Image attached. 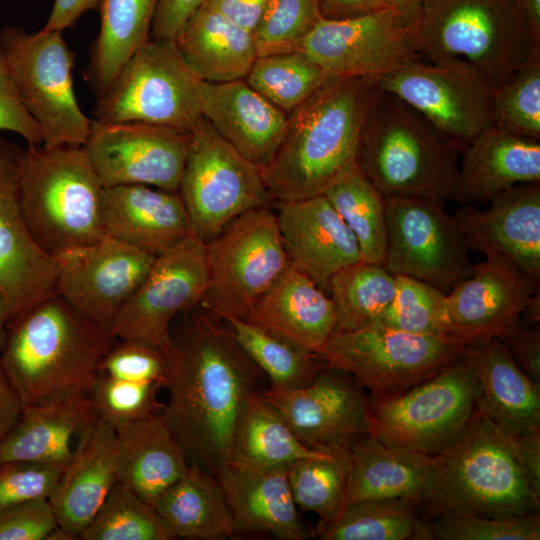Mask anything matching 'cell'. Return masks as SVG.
<instances>
[{
    "mask_svg": "<svg viewBox=\"0 0 540 540\" xmlns=\"http://www.w3.org/2000/svg\"><path fill=\"white\" fill-rule=\"evenodd\" d=\"M181 314L183 321L171 331L169 396L162 413L189 462L217 478L231 461L250 397L262 390L263 372L213 314L200 305Z\"/></svg>",
    "mask_w": 540,
    "mask_h": 540,
    "instance_id": "6da1fadb",
    "label": "cell"
},
{
    "mask_svg": "<svg viewBox=\"0 0 540 540\" xmlns=\"http://www.w3.org/2000/svg\"><path fill=\"white\" fill-rule=\"evenodd\" d=\"M378 89L377 78L331 77L288 113L283 139L260 169L271 199L322 195L357 165L362 129Z\"/></svg>",
    "mask_w": 540,
    "mask_h": 540,
    "instance_id": "7a4b0ae2",
    "label": "cell"
},
{
    "mask_svg": "<svg viewBox=\"0 0 540 540\" xmlns=\"http://www.w3.org/2000/svg\"><path fill=\"white\" fill-rule=\"evenodd\" d=\"M116 340L53 293L9 323L0 363L24 406L49 404L89 395Z\"/></svg>",
    "mask_w": 540,
    "mask_h": 540,
    "instance_id": "3957f363",
    "label": "cell"
},
{
    "mask_svg": "<svg viewBox=\"0 0 540 540\" xmlns=\"http://www.w3.org/2000/svg\"><path fill=\"white\" fill-rule=\"evenodd\" d=\"M436 459V485L423 506L431 514L539 512L540 437H510L476 410L460 438Z\"/></svg>",
    "mask_w": 540,
    "mask_h": 540,
    "instance_id": "277c9868",
    "label": "cell"
},
{
    "mask_svg": "<svg viewBox=\"0 0 540 540\" xmlns=\"http://www.w3.org/2000/svg\"><path fill=\"white\" fill-rule=\"evenodd\" d=\"M379 88V87H378ZM462 149L420 112L378 89L356 164L385 198L451 200Z\"/></svg>",
    "mask_w": 540,
    "mask_h": 540,
    "instance_id": "5b68a950",
    "label": "cell"
},
{
    "mask_svg": "<svg viewBox=\"0 0 540 540\" xmlns=\"http://www.w3.org/2000/svg\"><path fill=\"white\" fill-rule=\"evenodd\" d=\"M416 40L423 59L464 63L494 89L540 57L512 0H423Z\"/></svg>",
    "mask_w": 540,
    "mask_h": 540,
    "instance_id": "8992f818",
    "label": "cell"
},
{
    "mask_svg": "<svg viewBox=\"0 0 540 540\" xmlns=\"http://www.w3.org/2000/svg\"><path fill=\"white\" fill-rule=\"evenodd\" d=\"M103 185L83 146L28 145L20 180L23 217L49 256L106 236Z\"/></svg>",
    "mask_w": 540,
    "mask_h": 540,
    "instance_id": "52a82bcc",
    "label": "cell"
},
{
    "mask_svg": "<svg viewBox=\"0 0 540 540\" xmlns=\"http://www.w3.org/2000/svg\"><path fill=\"white\" fill-rule=\"evenodd\" d=\"M478 396L479 383L469 351L405 391L371 394L369 435L391 447L439 455L469 425Z\"/></svg>",
    "mask_w": 540,
    "mask_h": 540,
    "instance_id": "ba28073f",
    "label": "cell"
},
{
    "mask_svg": "<svg viewBox=\"0 0 540 540\" xmlns=\"http://www.w3.org/2000/svg\"><path fill=\"white\" fill-rule=\"evenodd\" d=\"M471 345L456 335H423L375 323L333 332L316 354L350 374L372 395L405 391L466 356Z\"/></svg>",
    "mask_w": 540,
    "mask_h": 540,
    "instance_id": "9c48e42d",
    "label": "cell"
},
{
    "mask_svg": "<svg viewBox=\"0 0 540 540\" xmlns=\"http://www.w3.org/2000/svg\"><path fill=\"white\" fill-rule=\"evenodd\" d=\"M201 83L174 41L150 39L97 98L94 119L142 122L190 133L203 117Z\"/></svg>",
    "mask_w": 540,
    "mask_h": 540,
    "instance_id": "30bf717a",
    "label": "cell"
},
{
    "mask_svg": "<svg viewBox=\"0 0 540 540\" xmlns=\"http://www.w3.org/2000/svg\"><path fill=\"white\" fill-rule=\"evenodd\" d=\"M2 47L21 101L40 128L47 148L83 146L91 120L82 112L73 87L74 53L62 31L34 33L2 28Z\"/></svg>",
    "mask_w": 540,
    "mask_h": 540,
    "instance_id": "8fae6325",
    "label": "cell"
},
{
    "mask_svg": "<svg viewBox=\"0 0 540 540\" xmlns=\"http://www.w3.org/2000/svg\"><path fill=\"white\" fill-rule=\"evenodd\" d=\"M207 286L200 306L217 318H247L289 268L276 214L249 210L205 243Z\"/></svg>",
    "mask_w": 540,
    "mask_h": 540,
    "instance_id": "7c38bea8",
    "label": "cell"
},
{
    "mask_svg": "<svg viewBox=\"0 0 540 540\" xmlns=\"http://www.w3.org/2000/svg\"><path fill=\"white\" fill-rule=\"evenodd\" d=\"M178 193L192 233L205 243L241 214L271 197L260 168L226 141L203 116L190 132Z\"/></svg>",
    "mask_w": 540,
    "mask_h": 540,
    "instance_id": "4fadbf2b",
    "label": "cell"
},
{
    "mask_svg": "<svg viewBox=\"0 0 540 540\" xmlns=\"http://www.w3.org/2000/svg\"><path fill=\"white\" fill-rule=\"evenodd\" d=\"M387 251L384 267L429 283L445 293L469 277V245L443 203L424 197L386 198Z\"/></svg>",
    "mask_w": 540,
    "mask_h": 540,
    "instance_id": "5bb4252c",
    "label": "cell"
},
{
    "mask_svg": "<svg viewBox=\"0 0 540 540\" xmlns=\"http://www.w3.org/2000/svg\"><path fill=\"white\" fill-rule=\"evenodd\" d=\"M380 90L420 112L462 151L493 125V86L470 66L415 61L377 78Z\"/></svg>",
    "mask_w": 540,
    "mask_h": 540,
    "instance_id": "9a60e30c",
    "label": "cell"
},
{
    "mask_svg": "<svg viewBox=\"0 0 540 540\" xmlns=\"http://www.w3.org/2000/svg\"><path fill=\"white\" fill-rule=\"evenodd\" d=\"M299 50L329 77L379 78L423 59L416 27L387 7L355 17L322 18Z\"/></svg>",
    "mask_w": 540,
    "mask_h": 540,
    "instance_id": "2e32d148",
    "label": "cell"
},
{
    "mask_svg": "<svg viewBox=\"0 0 540 540\" xmlns=\"http://www.w3.org/2000/svg\"><path fill=\"white\" fill-rule=\"evenodd\" d=\"M208 279L205 242L193 233L155 261L116 316L117 339H137L159 347L170 359L172 322L198 306Z\"/></svg>",
    "mask_w": 540,
    "mask_h": 540,
    "instance_id": "e0dca14e",
    "label": "cell"
},
{
    "mask_svg": "<svg viewBox=\"0 0 540 540\" xmlns=\"http://www.w3.org/2000/svg\"><path fill=\"white\" fill-rule=\"evenodd\" d=\"M190 133L142 123L91 120L83 145L103 187L142 184L178 192Z\"/></svg>",
    "mask_w": 540,
    "mask_h": 540,
    "instance_id": "ac0fdd59",
    "label": "cell"
},
{
    "mask_svg": "<svg viewBox=\"0 0 540 540\" xmlns=\"http://www.w3.org/2000/svg\"><path fill=\"white\" fill-rule=\"evenodd\" d=\"M52 258L55 293L91 320L111 329L156 256L106 235Z\"/></svg>",
    "mask_w": 540,
    "mask_h": 540,
    "instance_id": "d6986e66",
    "label": "cell"
},
{
    "mask_svg": "<svg viewBox=\"0 0 540 540\" xmlns=\"http://www.w3.org/2000/svg\"><path fill=\"white\" fill-rule=\"evenodd\" d=\"M261 396L311 449H350L370 434V406L363 388L350 374L329 365L304 387H269L261 390Z\"/></svg>",
    "mask_w": 540,
    "mask_h": 540,
    "instance_id": "ffe728a7",
    "label": "cell"
},
{
    "mask_svg": "<svg viewBox=\"0 0 540 540\" xmlns=\"http://www.w3.org/2000/svg\"><path fill=\"white\" fill-rule=\"evenodd\" d=\"M482 253L484 261L447 293L451 334L470 345L502 339L515 330L540 285L503 254Z\"/></svg>",
    "mask_w": 540,
    "mask_h": 540,
    "instance_id": "44dd1931",
    "label": "cell"
},
{
    "mask_svg": "<svg viewBox=\"0 0 540 540\" xmlns=\"http://www.w3.org/2000/svg\"><path fill=\"white\" fill-rule=\"evenodd\" d=\"M25 150L0 137V290L10 322L55 293V264L33 240L20 200Z\"/></svg>",
    "mask_w": 540,
    "mask_h": 540,
    "instance_id": "7402d4cb",
    "label": "cell"
},
{
    "mask_svg": "<svg viewBox=\"0 0 540 540\" xmlns=\"http://www.w3.org/2000/svg\"><path fill=\"white\" fill-rule=\"evenodd\" d=\"M479 210L464 205L454 215L470 250H494L540 284V182L518 184Z\"/></svg>",
    "mask_w": 540,
    "mask_h": 540,
    "instance_id": "603a6c76",
    "label": "cell"
},
{
    "mask_svg": "<svg viewBox=\"0 0 540 540\" xmlns=\"http://www.w3.org/2000/svg\"><path fill=\"white\" fill-rule=\"evenodd\" d=\"M290 264L328 290L333 275L362 261L358 243L327 198L279 202L276 214Z\"/></svg>",
    "mask_w": 540,
    "mask_h": 540,
    "instance_id": "cb8c5ba5",
    "label": "cell"
},
{
    "mask_svg": "<svg viewBox=\"0 0 540 540\" xmlns=\"http://www.w3.org/2000/svg\"><path fill=\"white\" fill-rule=\"evenodd\" d=\"M116 482L115 429L98 416L79 434L72 455L48 497L58 525L78 536Z\"/></svg>",
    "mask_w": 540,
    "mask_h": 540,
    "instance_id": "d4e9b609",
    "label": "cell"
},
{
    "mask_svg": "<svg viewBox=\"0 0 540 540\" xmlns=\"http://www.w3.org/2000/svg\"><path fill=\"white\" fill-rule=\"evenodd\" d=\"M202 115L242 155L264 167L276 153L288 113L254 90L244 79L201 83Z\"/></svg>",
    "mask_w": 540,
    "mask_h": 540,
    "instance_id": "484cf974",
    "label": "cell"
},
{
    "mask_svg": "<svg viewBox=\"0 0 540 540\" xmlns=\"http://www.w3.org/2000/svg\"><path fill=\"white\" fill-rule=\"evenodd\" d=\"M102 222L107 235L155 256L192 234L179 193L142 184L104 187Z\"/></svg>",
    "mask_w": 540,
    "mask_h": 540,
    "instance_id": "4316f807",
    "label": "cell"
},
{
    "mask_svg": "<svg viewBox=\"0 0 540 540\" xmlns=\"http://www.w3.org/2000/svg\"><path fill=\"white\" fill-rule=\"evenodd\" d=\"M237 532H265L281 540H304L313 533L301 519L287 467L258 468L228 463L218 474Z\"/></svg>",
    "mask_w": 540,
    "mask_h": 540,
    "instance_id": "83f0119b",
    "label": "cell"
},
{
    "mask_svg": "<svg viewBox=\"0 0 540 540\" xmlns=\"http://www.w3.org/2000/svg\"><path fill=\"white\" fill-rule=\"evenodd\" d=\"M540 182V143L494 125L462 151L451 200L488 203L518 184Z\"/></svg>",
    "mask_w": 540,
    "mask_h": 540,
    "instance_id": "f1b7e54d",
    "label": "cell"
},
{
    "mask_svg": "<svg viewBox=\"0 0 540 540\" xmlns=\"http://www.w3.org/2000/svg\"><path fill=\"white\" fill-rule=\"evenodd\" d=\"M479 383L477 410L516 439L540 437V386L530 380L498 338L471 345Z\"/></svg>",
    "mask_w": 540,
    "mask_h": 540,
    "instance_id": "f546056e",
    "label": "cell"
},
{
    "mask_svg": "<svg viewBox=\"0 0 540 540\" xmlns=\"http://www.w3.org/2000/svg\"><path fill=\"white\" fill-rule=\"evenodd\" d=\"M115 429L117 481L155 508L189 468V459L163 413Z\"/></svg>",
    "mask_w": 540,
    "mask_h": 540,
    "instance_id": "4dcf8cb0",
    "label": "cell"
},
{
    "mask_svg": "<svg viewBox=\"0 0 540 540\" xmlns=\"http://www.w3.org/2000/svg\"><path fill=\"white\" fill-rule=\"evenodd\" d=\"M345 505L366 499L405 498L423 506L437 480L436 456L385 445L367 435L350 449Z\"/></svg>",
    "mask_w": 540,
    "mask_h": 540,
    "instance_id": "1f68e13d",
    "label": "cell"
},
{
    "mask_svg": "<svg viewBox=\"0 0 540 540\" xmlns=\"http://www.w3.org/2000/svg\"><path fill=\"white\" fill-rule=\"evenodd\" d=\"M247 319L316 353L335 330L336 309L323 289L290 264Z\"/></svg>",
    "mask_w": 540,
    "mask_h": 540,
    "instance_id": "d6a6232c",
    "label": "cell"
},
{
    "mask_svg": "<svg viewBox=\"0 0 540 540\" xmlns=\"http://www.w3.org/2000/svg\"><path fill=\"white\" fill-rule=\"evenodd\" d=\"M97 417L89 395L24 406L17 423L0 443V462L65 466L74 449L73 439Z\"/></svg>",
    "mask_w": 540,
    "mask_h": 540,
    "instance_id": "836d02e7",
    "label": "cell"
},
{
    "mask_svg": "<svg viewBox=\"0 0 540 540\" xmlns=\"http://www.w3.org/2000/svg\"><path fill=\"white\" fill-rule=\"evenodd\" d=\"M174 42L187 67L204 82L244 79L258 57L252 33L205 4L190 15Z\"/></svg>",
    "mask_w": 540,
    "mask_h": 540,
    "instance_id": "e575fe53",
    "label": "cell"
},
{
    "mask_svg": "<svg viewBox=\"0 0 540 540\" xmlns=\"http://www.w3.org/2000/svg\"><path fill=\"white\" fill-rule=\"evenodd\" d=\"M154 509L174 539L215 540L236 533L219 480L195 462L161 495Z\"/></svg>",
    "mask_w": 540,
    "mask_h": 540,
    "instance_id": "d590c367",
    "label": "cell"
},
{
    "mask_svg": "<svg viewBox=\"0 0 540 540\" xmlns=\"http://www.w3.org/2000/svg\"><path fill=\"white\" fill-rule=\"evenodd\" d=\"M158 0H103L99 33L84 78L97 98L129 58L150 40Z\"/></svg>",
    "mask_w": 540,
    "mask_h": 540,
    "instance_id": "8d00e7d4",
    "label": "cell"
},
{
    "mask_svg": "<svg viewBox=\"0 0 540 540\" xmlns=\"http://www.w3.org/2000/svg\"><path fill=\"white\" fill-rule=\"evenodd\" d=\"M333 452L304 445L259 391L247 403L230 462L258 468L288 467L298 460L326 457Z\"/></svg>",
    "mask_w": 540,
    "mask_h": 540,
    "instance_id": "74e56055",
    "label": "cell"
},
{
    "mask_svg": "<svg viewBox=\"0 0 540 540\" xmlns=\"http://www.w3.org/2000/svg\"><path fill=\"white\" fill-rule=\"evenodd\" d=\"M421 507L420 502L405 498L355 501L332 521H319L313 535L321 540L427 539L426 523L419 518Z\"/></svg>",
    "mask_w": 540,
    "mask_h": 540,
    "instance_id": "f35d334b",
    "label": "cell"
},
{
    "mask_svg": "<svg viewBox=\"0 0 540 540\" xmlns=\"http://www.w3.org/2000/svg\"><path fill=\"white\" fill-rule=\"evenodd\" d=\"M245 354L267 375L270 388L295 389L310 384L327 364L321 358L247 318L219 317Z\"/></svg>",
    "mask_w": 540,
    "mask_h": 540,
    "instance_id": "ab89813d",
    "label": "cell"
},
{
    "mask_svg": "<svg viewBox=\"0 0 540 540\" xmlns=\"http://www.w3.org/2000/svg\"><path fill=\"white\" fill-rule=\"evenodd\" d=\"M354 235L362 261L384 265L387 251L386 198L354 166L323 193Z\"/></svg>",
    "mask_w": 540,
    "mask_h": 540,
    "instance_id": "60d3db41",
    "label": "cell"
},
{
    "mask_svg": "<svg viewBox=\"0 0 540 540\" xmlns=\"http://www.w3.org/2000/svg\"><path fill=\"white\" fill-rule=\"evenodd\" d=\"M328 291L336 309L334 332L356 330L380 322L395 294V275L360 261L333 275Z\"/></svg>",
    "mask_w": 540,
    "mask_h": 540,
    "instance_id": "b9f144b4",
    "label": "cell"
},
{
    "mask_svg": "<svg viewBox=\"0 0 540 540\" xmlns=\"http://www.w3.org/2000/svg\"><path fill=\"white\" fill-rule=\"evenodd\" d=\"M350 449L336 450L326 457L301 459L287 467L296 506L317 514L320 522L332 521L345 506Z\"/></svg>",
    "mask_w": 540,
    "mask_h": 540,
    "instance_id": "7bdbcfd3",
    "label": "cell"
},
{
    "mask_svg": "<svg viewBox=\"0 0 540 540\" xmlns=\"http://www.w3.org/2000/svg\"><path fill=\"white\" fill-rule=\"evenodd\" d=\"M329 78L298 49L258 56L244 80L275 106L290 113Z\"/></svg>",
    "mask_w": 540,
    "mask_h": 540,
    "instance_id": "ee69618b",
    "label": "cell"
},
{
    "mask_svg": "<svg viewBox=\"0 0 540 540\" xmlns=\"http://www.w3.org/2000/svg\"><path fill=\"white\" fill-rule=\"evenodd\" d=\"M81 540L174 539L155 509L121 482H116L91 522L79 533Z\"/></svg>",
    "mask_w": 540,
    "mask_h": 540,
    "instance_id": "f6af8a7d",
    "label": "cell"
},
{
    "mask_svg": "<svg viewBox=\"0 0 540 540\" xmlns=\"http://www.w3.org/2000/svg\"><path fill=\"white\" fill-rule=\"evenodd\" d=\"M379 323L414 334L450 335L447 293L424 281L395 275V294Z\"/></svg>",
    "mask_w": 540,
    "mask_h": 540,
    "instance_id": "bcb514c9",
    "label": "cell"
},
{
    "mask_svg": "<svg viewBox=\"0 0 540 540\" xmlns=\"http://www.w3.org/2000/svg\"><path fill=\"white\" fill-rule=\"evenodd\" d=\"M493 125L540 140V57L518 69L495 89Z\"/></svg>",
    "mask_w": 540,
    "mask_h": 540,
    "instance_id": "7dc6e473",
    "label": "cell"
},
{
    "mask_svg": "<svg viewBox=\"0 0 540 540\" xmlns=\"http://www.w3.org/2000/svg\"><path fill=\"white\" fill-rule=\"evenodd\" d=\"M322 18L320 0H269L252 32L257 55L298 50Z\"/></svg>",
    "mask_w": 540,
    "mask_h": 540,
    "instance_id": "c3c4849f",
    "label": "cell"
},
{
    "mask_svg": "<svg viewBox=\"0 0 540 540\" xmlns=\"http://www.w3.org/2000/svg\"><path fill=\"white\" fill-rule=\"evenodd\" d=\"M428 524L430 539L439 540H539L538 512L508 517L437 514Z\"/></svg>",
    "mask_w": 540,
    "mask_h": 540,
    "instance_id": "681fc988",
    "label": "cell"
},
{
    "mask_svg": "<svg viewBox=\"0 0 540 540\" xmlns=\"http://www.w3.org/2000/svg\"><path fill=\"white\" fill-rule=\"evenodd\" d=\"M159 385L132 382L100 374L90 398L97 414L114 428L163 412L165 404L158 401Z\"/></svg>",
    "mask_w": 540,
    "mask_h": 540,
    "instance_id": "f907efd6",
    "label": "cell"
},
{
    "mask_svg": "<svg viewBox=\"0 0 540 540\" xmlns=\"http://www.w3.org/2000/svg\"><path fill=\"white\" fill-rule=\"evenodd\" d=\"M169 369V358L159 347L137 339H117L101 362L100 374L165 387Z\"/></svg>",
    "mask_w": 540,
    "mask_h": 540,
    "instance_id": "816d5d0a",
    "label": "cell"
},
{
    "mask_svg": "<svg viewBox=\"0 0 540 540\" xmlns=\"http://www.w3.org/2000/svg\"><path fill=\"white\" fill-rule=\"evenodd\" d=\"M63 468L26 461L0 462V511L25 501L48 498Z\"/></svg>",
    "mask_w": 540,
    "mask_h": 540,
    "instance_id": "f5cc1de1",
    "label": "cell"
},
{
    "mask_svg": "<svg viewBox=\"0 0 540 540\" xmlns=\"http://www.w3.org/2000/svg\"><path fill=\"white\" fill-rule=\"evenodd\" d=\"M57 524L48 498L25 501L0 511V540H45Z\"/></svg>",
    "mask_w": 540,
    "mask_h": 540,
    "instance_id": "db71d44e",
    "label": "cell"
},
{
    "mask_svg": "<svg viewBox=\"0 0 540 540\" xmlns=\"http://www.w3.org/2000/svg\"><path fill=\"white\" fill-rule=\"evenodd\" d=\"M0 130L21 136L28 145H42L39 126L25 109L6 55L0 46Z\"/></svg>",
    "mask_w": 540,
    "mask_h": 540,
    "instance_id": "11a10c76",
    "label": "cell"
},
{
    "mask_svg": "<svg viewBox=\"0 0 540 540\" xmlns=\"http://www.w3.org/2000/svg\"><path fill=\"white\" fill-rule=\"evenodd\" d=\"M519 368L540 386V329L518 326L502 339Z\"/></svg>",
    "mask_w": 540,
    "mask_h": 540,
    "instance_id": "9f6ffc18",
    "label": "cell"
},
{
    "mask_svg": "<svg viewBox=\"0 0 540 540\" xmlns=\"http://www.w3.org/2000/svg\"><path fill=\"white\" fill-rule=\"evenodd\" d=\"M206 0H158L150 39L174 41L190 15Z\"/></svg>",
    "mask_w": 540,
    "mask_h": 540,
    "instance_id": "6f0895ef",
    "label": "cell"
},
{
    "mask_svg": "<svg viewBox=\"0 0 540 540\" xmlns=\"http://www.w3.org/2000/svg\"><path fill=\"white\" fill-rule=\"evenodd\" d=\"M269 0H206L204 3L232 23L253 32Z\"/></svg>",
    "mask_w": 540,
    "mask_h": 540,
    "instance_id": "680465c9",
    "label": "cell"
},
{
    "mask_svg": "<svg viewBox=\"0 0 540 540\" xmlns=\"http://www.w3.org/2000/svg\"><path fill=\"white\" fill-rule=\"evenodd\" d=\"M102 1L54 0L51 12L43 29L63 31L64 29L71 28L87 11H99Z\"/></svg>",
    "mask_w": 540,
    "mask_h": 540,
    "instance_id": "91938a15",
    "label": "cell"
},
{
    "mask_svg": "<svg viewBox=\"0 0 540 540\" xmlns=\"http://www.w3.org/2000/svg\"><path fill=\"white\" fill-rule=\"evenodd\" d=\"M24 405L0 363V443L17 423Z\"/></svg>",
    "mask_w": 540,
    "mask_h": 540,
    "instance_id": "94428289",
    "label": "cell"
},
{
    "mask_svg": "<svg viewBox=\"0 0 540 540\" xmlns=\"http://www.w3.org/2000/svg\"><path fill=\"white\" fill-rule=\"evenodd\" d=\"M382 0H320L321 15L325 19H343L383 8Z\"/></svg>",
    "mask_w": 540,
    "mask_h": 540,
    "instance_id": "6125c7cd",
    "label": "cell"
},
{
    "mask_svg": "<svg viewBox=\"0 0 540 540\" xmlns=\"http://www.w3.org/2000/svg\"><path fill=\"white\" fill-rule=\"evenodd\" d=\"M512 3L534 37L540 40V0H512Z\"/></svg>",
    "mask_w": 540,
    "mask_h": 540,
    "instance_id": "be15d7a7",
    "label": "cell"
},
{
    "mask_svg": "<svg viewBox=\"0 0 540 540\" xmlns=\"http://www.w3.org/2000/svg\"><path fill=\"white\" fill-rule=\"evenodd\" d=\"M423 0H382L384 7L396 11L409 25L416 27Z\"/></svg>",
    "mask_w": 540,
    "mask_h": 540,
    "instance_id": "e7e4bbea",
    "label": "cell"
},
{
    "mask_svg": "<svg viewBox=\"0 0 540 540\" xmlns=\"http://www.w3.org/2000/svg\"><path fill=\"white\" fill-rule=\"evenodd\" d=\"M10 319V311L7 301L0 290V353L2 352L6 342Z\"/></svg>",
    "mask_w": 540,
    "mask_h": 540,
    "instance_id": "03108f58",
    "label": "cell"
},
{
    "mask_svg": "<svg viewBox=\"0 0 540 540\" xmlns=\"http://www.w3.org/2000/svg\"><path fill=\"white\" fill-rule=\"evenodd\" d=\"M78 536L71 531L56 525L46 536L45 540H76Z\"/></svg>",
    "mask_w": 540,
    "mask_h": 540,
    "instance_id": "003e7915",
    "label": "cell"
}]
</instances>
